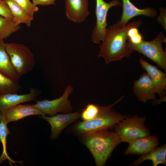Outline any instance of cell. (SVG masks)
I'll list each match as a JSON object with an SVG mask.
<instances>
[{
	"label": "cell",
	"instance_id": "6da1fadb",
	"mask_svg": "<svg viewBox=\"0 0 166 166\" xmlns=\"http://www.w3.org/2000/svg\"><path fill=\"white\" fill-rule=\"evenodd\" d=\"M141 23L140 20L133 21L121 27L117 22L109 26L107 28L104 40L101 44L97 57H103L108 64L130 57L133 51L128 45V32L132 27L138 28Z\"/></svg>",
	"mask_w": 166,
	"mask_h": 166
},
{
	"label": "cell",
	"instance_id": "7a4b0ae2",
	"mask_svg": "<svg viewBox=\"0 0 166 166\" xmlns=\"http://www.w3.org/2000/svg\"><path fill=\"white\" fill-rule=\"evenodd\" d=\"M84 144L88 148L97 166L104 165L113 150L121 143L117 134L102 130L82 135Z\"/></svg>",
	"mask_w": 166,
	"mask_h": 166
},
{
	"label": "cell",
	"instance_id": "3957f363",
	"mask_svg": "<svg viewBox=\"0 0 166 166\" xmlns=\"http://www.w3.org/2000/svg\"><path fill=\"white\" fill-rule=\"evenodd\" d=\"M123 98V96L109 105L100 106L99 112L95 118L88 121H83L77 124L74 127V131L77 134L82 135L114 128L117 123L128 116L123 115L112 108Z\"/></svg>",
	"mask_w": 166,
	"mask_h": 166
},
{
	"label": "cell",
	"instance_id": "277c9868",
	"mask_svg": "<svg viewBox=\"0 0 166 166\" xmlns=\"http://www.w3.org/2000/svg\"><path fill=\"white\" fill-rule=\"evenodd\" d=\"M5 46L12 65L20 78L33 69L35 60L28 47L16 43L5 42Z\"/></svg>",
	"mask_w": 166,
	"mask_h": 166
},
{
	"label": "cell",
	"instance_id": "5b68a950",
	"mask_svg": "<svg viewBox=\"0 0 166 166\" xmlns=\"http://www.w3.org/2000/svg\"><path fill=\"white\" fill-rule=\"evenodd\" d=\"M145 116L128 115L117 123L114 127V132L121 142L128 143L136 139L150 135L149 130L145 124Z\"/></svg>",
	"mask_w": 166,
	"mask_h": 166
},
{
	"label": "cell",
	"instance_id": "8992f818",
	"mask_svg": "<svg viewBox=\"0 0 166 166\" xmlns=\"http://www.w3.org/2000/svg\"><path fill=\"white\" fill-rule=\"evenodd\" d=\"M166 41L164 34L160 32L152 41H147L143 40L137 44L128 42V45L131 49L142 54L166 71V53L162 46V42H166Z\"/></svg>",
	"mask_w": 166,
	"mask_h": 166
},
{
	"label": "cell",
	"instance_id": "52a82bcc",
	"mask_svg": "<svg viewBox=\"0 0 166 166\" xmlns=\"http://www.w3.org/2000/svg\"><path fill=\"white\" fill-rule=\"evenodd\" d=\"M95 14L96 22L92 34L91 40L94 43L100 44L104 40L107 24V16L109 10L114 6H121L119 0H113L109 3L104 0H96Z\"/></svg>",
	"mask_w": 166,
	"mask_h": 166
},
{
	"label": "cell",
	"instance_id": "ba28073f",
	"mask_svg": "<svg viewBox=\"0 0 166 166\" xmlns=\"http://www.w3.org/2000/svg\"><path fill=\"white\" fill-rule=\"evenodd\" d=\"M73 89L72 85H68L60 97L51 100L45 99L36 101V103L32 105L45 114L50 116L55 115L58 113H71L72 107L68 97L72 93Z\"/></svg>",
	"mask_w": 166,
	"mask_h": 166
},
{
	"label": "cell",
	"instance_id": "9c48e42d",
	"mask_svg": "<svg viewBox=\"0 0 166 166\" xmlns=\"http://www.w3.org/2000/svg\"><path fill=\"white\" fill-rule=\"evenodd\" d=\"M40 117L49 123L51 126L50 138L51 140L56 139L67 126L81 117L79 112L64 114H57L55 115L47 116L45 115Z\"/></svg>",
	"mask_w": 166,
	"mask_h": 166
},
{
	"label": "cell",
	"instance_id": "30bf717a",
	"mask_svg": "<svg viewBox=\"0 0 166 166\" xmlns=\"http://www.w3.org/2000/svg\"><path fill=\"white\" fill-rule=\"evenodd\" d=\"M133 89L138 100L145 103L149 100H155L156 92L153 82L147 73H144L134 81Z\"/></svg>",
	"mask_w": 166,
	"mask_h": 166
},
{
	"label": "cell",
	"instance_id": "8fae6325",
	"mask_svg": "<svg viewBox=\"0 0 166 166\" xmlns=\"http://www.w3.org/2000/svg\"><path fill=\"white\" fill-rule=\"evenodd\" d=\"M65 6L67 18L75 23L83 22L90 14L88 0H65Z\"/></svg>",
	"mask_w": 166,
	"mask_h": 166
},
{
	"label": "cell",
	"instance_id": "7c38bea8",
	"mask_svg": "<svg viewBox=\"0 0 166 166\" xmlns=\"http://www.w3.org/2000/svg\"><path fill=\"white\" fill-rule=\"evenodd\" d=\"M128 143V146L124 152L125 155H143L157 147L159 144V138L149 135L135 139Z\"/></svg>",
	"mask_w": 166,
	"mask_h": 166
},
{
	"label": "cell",
	"instance_id": "4fadbf2b",
	"mask_svg": "<svg viewBox=\"0 0 166 166\" xmlns=\"http://www.w3.org/2000/svg\"><path fill=\"white\" fill-rule=\"evenodd\" d=\"M122 4V14L120 20L117 22L121 27L124 26L128 22L133 18L140 15L154 18L157 15L156 10L148 7L143 9L136 7L130 0H121Z\"/></svg>",
	"mask_w": 166,
	"mask_h": 166
},
{
	"label": "cell",
	"instance_id": "5bb4252c",
	"mask_svg": "<svg viewBox=\"0 0 166 166\" xmlns=\"http://www.w3.org/2000/svg\"><path fill=\"white\" fill-rule=\"evenodd\" d=\"M142 69L146 70L153 84L156 93L160 97L165 96L166 88V74L159 69L157 66L153 65L140 57L139 60Z\"/></svg>",
	"mask_w": 166,
	"mask_h": 166
},
{
	"label": "cell",
	"instance_id": "9a60e30c",
	"mask_svg": "<svg viewBox=\"0 0 166 166\" xmlns=\"http://www.w3.org/2000/svg\"><path fill=\"white\" fill-rule=\"evenodd\" d=\"M38 95L36 89H31L28 93L19 95L17 93H8L0 95V111L7 109L25 102L35 100Z\"/></svg>",
	"mask_w": 166,
	"mask_h": 166
},
{
	"label": "cell",
	"instance_id": "2e32d148",
	"mask_svg": "<svg viewBox=\"0 0 166 166\" xmlns=\"http://www.w3.org/2000/svg\"><path fill=\"white\" fill-rule=\"evenodd\" d=\"M7 123L18 121L27 117L34 115H45L32 105L18 104L10 108L4 112Z\"/></svg>",
	"mask_w": 166,
	"mask_h": 166
},
{
	"label": "cell",
	"instance_id": "e0dca14e",
	"mask_svg": "<svg viewBox=\"0 0 166 166\" xmlns=\"http://www.w3.org/2000/svg\"><path fill=\"white\" fill-rule=\"evenodd\" d=\"M146 160L152 162L153 166H157L160 164H166V144L160 147H156L152 151L142 155L132 164V166H137Z\"/></svg>",
	"mask_w": 166,
	"mask_h": 166
},
{
	"label": "cell",
	"instance_id": "ac0fdd59",
	"mask_svg": "<svg viewBox=\"0 0 166 166\" xmlns=\"http://www.w3.org/2000/svg\"><path fill=\"white\" fill-rule=\"evenodd\" d=\"M8 5L12 16V20L16 26L25 24L28 27L31 25L34 18L30 16L14 0H4Z\"/></svg>",
	"mask_w": 166,
	"mask_h": 166
},
{
	"label": "cell",
	"instance_id": "d6986e66",
	"mask_svg": "<svg viewBox=\"0 0 166 166\" xmlns=\"http://www.w3.org/2000/svg\"><path fill=\"white\" fill-rule=\"evenodd\" d=\"M4 116V112H0V140L2 146V152L0 156V164H2L4 161L7 160L9 164L13 166L16 165V163L21 161H16L12 159L7 154L6 149V138L7 135L10 133L7 126Z\"/></svg>",
	"mask_w": 166,
	"mask_h": 166
},
{
	"label": "cell",
	"instance_id": "ffe728a7",
	"mask_svg": "<svg viewBox=\"0 0 166 166\" xmlns=\"http://www.w3.org/2000/svg\"><path fill=\"white\" fill-rule=\"evenodd\" d=\"M5 43L3 39H0V71L18 81L20 78L12 65L6 49Z\"/></svg>",
	"mask_w": 166,
	"mask_h": 166
},
{
	"label": "cell",
	"instance_id": "44dd1931",
	"mask_svg": "<svg viewBox=\"0 0 166 166\" xmlns=\"http://www.w3.org/2000/svg\"><path fill=\"white\" fill-rule=\"evenodd\" d=\"M18 81L0 71V95L8 93H17L20 88Z\"/></svg>",
	"mask_w": 166,
	"mask_h": 166
},
{
	"label": "cell",
	"instance_id": "7402d4cb",
	"mask_svg": "<svg viewBox=\"0 0 166 166\" xmlns=\"http://www.w3.org/2000/svg\"><path fill=\"white\" fill-rule=\"evenodd\" d=\"M20 28V26L15 25L12 19L0 16V39L7 38Z\"/></svg>",
	"mask_w": 166,
	"mask_h": 166
},
{
	"label": "cell",
	"instance_id": "603a6c76",
	"mask_svg": "<svg viewBox=\"0 0 166 166\" xmlns=\"http://www.w3.org/2000/svg\"><path fill=\"white\" fill-rule=\"evenodd\" d=\"M100 106L93 104H89L83 109L81 113V118L83 121H88L95 118L98 114Z\"/></svg>",
	"mask_w": 166,
	"mask_h": 166
},
{
	"label": "cell",
	"instance_id": "cb8c5ba5",
	"mask_svg": "<svg viewBox=\"0 0 166 166\" xmlns=\"http://www.w3.org/2000/svg\"><path fill=\"white\" fill-rule=\"evenodd\" d=\"M30 16L34 18V13L38 11L39 8L30 0H14Z\"/></svg>",
	"mask_w": 166,
	"mask_h": 166
},
{
	"label": "cell",
	"instance_id": "d4e9b609",
	"mask_svg": "<svg viewBox=\"0 0 166 166\" xmlns=\"http://www.w3.org/2000/svg\"><path fill=\"white\" fill-rule=\"evenodd\" d=\"M128 35V42L133 44H138L143 40V36L139 32L137 27H134L130 29Z\"/></svg>",
	"mask_w": 166,
	"mask_h": 166
},
{
	"label": "cell",
	"instance_id": "484cf974",
	"mask_svg": "<svg viewBox=\"0 0 166 166\" xmlns=\"http://www.w3.org/2000/svg\"><path fill=\"white\" fill-rule=\"evenodd\" d=\"M0 16L5 18L12 19L11 10L4 0H0Z\"/></svg>",
	"mask_w": 166,
	"mask_h": 166
},
{
	"label": "cell",
	"instance_id": "4316f807",
	"mask_svg": "<svg viewBox=\"0 0 166 166\" xmlns=\"http://www.w3.org/2000/svg\"><path fill=\"white\" fill-rule=\"evenodd\" d=\"M160 14L158 17L157 20L163 26L166 30V10L164 8H160Z\"/></svg>",
	"mask_w": 166,
	"mask_h": 166
},
{
	"label": "cell",
	"instance_id": "83f0119b",
	"mask_svg": "<svg viewBox=\"0 0 166 166\" xmlns=\"http://www.w3.org/2000/svg\"><path fill=\"white\" fill-rule=\"evenodd\" d=\"M56 0H32L33 3L35 6H42L53 5L55 4Z\"/></svg>",
	"mask_w": 166,
	"mask_h": 166
},
{
	"label": "cell",
	"instance_id": "f1b7e54d",
	"mask_svg": "<svg viewBox=\"0 0 166 166\" xmlns=\"http://www.w3.org/2000/svg\"><path fill=\"white\" fill-rule=\"evenodd\" d=\"M0 143H1V142H0Z\"/></svg>",
	"mask_w": 166,
	"mask_h": 166
},
{
	"label": "cell",
	"instance_id": "f546056e",
	"mask_svg": "<svg viewBox=\"0 0 166 166\" xmlns=\"http://www.w3.org/2000/svg\"></svg>",
	"mask_w": 166,
	"mask_h": 166
}]
</instances>
